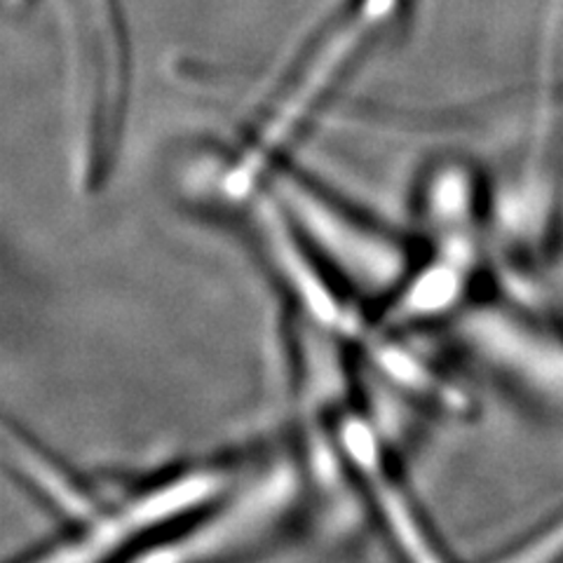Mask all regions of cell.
Instances as JSON below:
<instances>
[{
	"mask_svg": "<svg viewBox=\"0 0 563 563\" xmlns=\"http://www.w3.org/2000/svg\"><path fill=\"white\" fill-rule=\"evenodd\" d=\"M467 275H470V268L439 254V258L432 263V266L420 271L411 285L404 289L399 301L390 310L393 322L418 320V317H428V314L449 310L457 298L463 296Z\"/></svg>",
	"mask_w": 563,
	"mask_h": 563,
	"instance_id": "obj_5",
	"label": "cell"
},
{
	"mask_svg": "<svg viewBox=\"0 0 563 563\" xmlns=\"http://www.w3.org/2000/svg\"><path fill=\"white\" fill-rule=\"evenodd\" d=\"M563 556V515L548 528L538 533L533 540H528V548L512 554L509 559L519 561H542V559H559Z\"/></svg>",
	"mask_w": 563,
	"mask_h": 563,
	"instance_id": "obj_7",
	"label": "cell"
},
{
	"mask_svg": "<svg viewBox=\"0 0 563 563\" xmlns=\"http://www.w3.org/2000/svg\"><path fill=\"white\" fill-rule=\"evenodd\" d=\"M538 317L484 310L472 317L467 336L503 372L544 393L563 390V331L536 324ZM486 357V360H488Z\"/></svg>",
	"mask_w": 563,
	"mask_h": 563,
	"instance_id": "obj_3",
	"label": "cell"
},
{
	"mask_svg": "<svg viewBox=\"0 0 563 563\" xmlns=\"http://www.w3.org/2000/svg\"><path fill=\"white\" fill-rule=\"evenodd\" d=\"M228 484H231V474L223 470H196L190 474H181V477H174L163 486L141 493L128 507H122L120 512L95 519L87 536L68 544V550L59 554V559L109 556L130 538L146 533L151 528L188 515L190 509L217 500Z\"/></svg>",
	"mask_w": 563,
	"mask_h": 563,
	"instance_id": "obj_1",
	"label": "cell"
},
{
	"mask_svg": "<svg viewBox=\"0 0 563 563\" xmlns=\"http://www.w3.org/2000/svg\"><path fill=\"white\" fill-rule=\"evenodd\" d=\"M282 192L287 198V209L303 223L308 235L322 242L324 250L339 258L347 273L357 275L364 287L390 285V279L401 273L404 256L393 240L341 214L298 179L282 181Z\"/></svg>",
	"mask_w": 563,
	"mask_h": 563,
	"instance_id": "obj_2",
	"label": "cell"
},
{
	"mask_svg": "<svg viewBox=\"0 0 563 563\" xmlns=\"http://www.w3.org/2000/svg\"><path fill=\"white\" fill-rule=\"evenodd\" d=\"M263 225H266L268 244L277 266L289 279V287L303 298V303L310 314H314L322 324L345 331L350 324V317L345 308L336 301V296L324 285V279L314 273L310 258L303 256L301 246H298L289 233V228L282 223V217L268 207L263 211Z\"/></svg>",
	"mask_w": 563,
	"mask_h": 563,
	"instance_id": "obj_4",
	"label": "cell"
},
{
	"mask_svg": "<svg viewBox=\"0 0 563 563\" xmlns=\"http://www.w3.org/2000/svg\"><path fill=\"white\" fill-rule=\"evenodd\" d=\"M8 444L12 449L10 453L14 455L16 465L24 470V474L35 486L45 490V496L49 500H55L59 505L62 512L82 521L97 519L95 507L85 498V493L74 482H68L59 470L52 467V463L45 461L38 451L31 449L20 434H12L8 430Z\"/></svg>",
	"mask_w": 563,
	"mask_h": 563,
	"instance_id": "obj_6",
	"label": "cell"
}]
</instances>
